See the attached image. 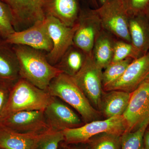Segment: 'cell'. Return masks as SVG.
<instances>
[{
	"label": "cell",
	"mask_w": 149,
	"mask_h": 149,
	"mask_svg": "<svg viewBox=\"0 0 149 149\" xmlns=\"http://www.w3.org/2000/svg\"><path fill=\"white\" fill-rule=\"evenodd\" d=\"M18 60L20 78L47 91L52 80L62 73L48 61L44 52L22 45H12Z\"/></svg>",
	"instance_id": "obj_1"
},
{
	"label": "cell",
	"mask_w": 149,
	"mask_h": 149,
	"mask_svg": "<svg viewBox=\"0 0 149 149\" xmlns=\"http://www.w3.org/2000/svg\"><path fill=\"white\" fill-rule=\"evenodd\" d=\"M47 91L51 96L58 98L73 108L85 123L96 120L100 116L71 76L60 73L52 80Z\"/></svg>",
	"instance_id": "obj_2"
},
{
	"label": "cell",
	"mask_w": 149,
	"mask_h": 149,
	"mask_svg": "<svg viewBox=\"0 0 149 149\" xmlns=\"http://www.w3.org/2000/svg\"><path fill=\"white\" fill-rule=\"evenodd\" d=\"M51 97L47 91L40 89L27 80L20 78L11 89L1 119L15 112L44 110L50 101Z\"/></svg>",
	"instance_id": "obj_3"
},
{
	"label": "cell",
	"mask_w": 149,
	"mask_h": 149,
	"mask_svg": "<svg viewBox=\"0 0 149 149\" xmlns=\"http://www.w3.org/2000/svg\"><path fill=\"white\" fill-rule=\"evenodd\" d=\"M95 9L104 30L117 40L131 43L129 15L122 0H109Z\"/></svg>",
	"instance_id": "obj_4"
},
{
	"label": "cell",
	"mask_w": 149,
	"mask_h": 149,
	"mask_svg": "<svg viewBox=\"0 0 149 149\" xmlns=\"http://www.w3.org/2000/svg\"><path fill=\"white\" fill-rule=\"evenodd\" d=\"M127 130L125 119L120 116L104 120H93L77 128L65 129L63 132L67 143L76 144L85 143L103 133L123 135Z\"/></svg>",
	"instance_id": "obj_5"
},
{
	"label": "cell",
	"mask_w": 149,
	"mask_h": 149,
	"mask_svg": "<svg viewBox=\"0 0 149 149\" xmlns=\"http://www.w3.org/2000/svg\"><path fill=\"white\" fill-rule=\"evenodd\" d=\"M12 14L15 31L27 29L47 16L48 0H1Z\"/></svg>",
	"instance_id": "obj_6"
},
{
	"label": "cell",
	"mask_w": 149,
	"mask_h": 149,
	"mask_svg": "<svg viewBox=\"0 0 149 149\" xmlns=\"http://www.w3.org/2000/svg\"><path fill=\"white\" fill-rule=\"evenodd\" d=\"M103 70L97 65L92 56H88L82 68L72 77L95 108L100 109L103 93Z\"/></svg>",
	"instance_id": "obj_7"
},
{
	"label": "cell",
	"mask_w": 149,
	"mask_h": 149,
	"mask_svg": "<svg viewBox=\"0 0 149 149\" xmlns=\"http://www.w3.org/2000/svg\"><path fill=\"white\" fill-rule=\"evenodd\" d=\"M44 110L24 111L6 116L0 128L22 134H42L51 130L46 122Z\"/></svg>",
	"instance_id": "obj_8"
},
{
	"label": "cell",
	"mask_w": 149,
	"mask_h": 149,
	"mask_svg": "<svg viewBox=\"0 0 149 149\" xmlns=\"http://www.w3.org/2000/svg\"><path fill=\"white\" fill-rule=\"evenodd\" d=\"M45 20L53 44L52 49L46 54V57L49 62L55 66L73 45V37L78 24L77 22L73 27H68L51 15H47Z\"/></svg>",
	"instance_id": "obj_9"
},
{
	"label": "cell",
	"mask_w": 149,
	"mask_h": 149,
	"mask_svg": "<svg viewBox=\"0 0 149 149\" xmlns=\"http://www.w3.org/2000/svg\"><path fill=\"white\" fill-rule=\"evenodd\" d=\"M77 22L73 45L91 56L95 41L103 29L98 15L95 9L80 10Z\"/></svg>",
	"instance_id": "obj_10"
},
{
	"label": "cell",
	"mask_w": 149,
	"mask_h": 149,
	"mask_svg": "<svg viewBox=\"0 0 149 149\" xmlns=\"http://www.w3.org/2000/svg\"><path fill=\"white\" fill-rule=\"evenodd\" d=\"M123 116L127 124L126 131L136 130L149 122V77L131 93L129 104Z\"/></svg>",
	"instance_id": "obj_11"
},
{
	"label": "cell",
	"mask_w": 149,
	"mask_h": 149,
	"mask_svg": "<svg viewBox=\"0 0 149 149\" xmlns=\"http://www.w3.org/2000/svg\"><path fill=\"white\" fill-rule=\"evenodd\" d=\"M4 40L11 45L27 46L47 53L53 47L45 19L37 22L27 29L15 31Z\"/></svg>",
	"instance_id": "obj_12"
},
{
	"label": "cell",
	"mask_w": 149,
	"mask_h": 149,
	"mask_svg": "<svg viewBox=\"0 0 149 149\" xmlns=\"http://www.w3.org/2000/svg\"><path fill=\"white\" fill-rule=\"evenodd\" d=\"M44 113L46 122L53 131H63L84 124L82 118L64 102L57 97L52 96Z\"/></svg>",
	"instance_id": "obj_13"
},
{
	"label": "cell",
	"mask_w": 149,
	"mask_h": 149,
	"mask_svg": "<svg viewBox=\"0 0 149 149\" xmlns=\"http://www.w3.org/2000/svg\"><path fill=\"white\" fill-rule=\"evenodd\" d=\"M149 77V52L134 59L117 81L103 91L118 90L131 93Z\"/></svg>",
	"instance_id": "obj_14"
},
{
	"label": "cell",
	"mask_w": 149,
	"mask_h": 149,
	"mask_svg": "<svg viewBox=\"0 0 149 149\" xmlns=\"http://www.w3.org/2000/svg\"><path fill=\"white\" fill-rule=\"evenodd\" d=\"M80 12L77 0H48L47 16H53L68 27L77 23Z\"/></svg>",
	"instance_id": "obj_15"
},
{
	"label": "cell",
	"mask_w": 149,
	"mask_h": 149,
	"mask_svg": "<svg viewBox=\"0 0 149 149\" xmlns=\"http://www.w3.org/2000/svg\"><path fill=\"white\" fill-rule=\"evenodd\" d=\"M20 78L18 60L13 46L0 39V81L14 84Z\"/></svg>",
	"instance_id": "obj_16"
},
{
	"label": "cell",
	"mask_w": 149,
	"mask_h": 149,
	"mask_svg": "<svg viewBox=\"0 0 149 149\" xmlns=\"http://www.w3.org/2000/svg\"><path fill=\"white\" fill-rule=\"evenodd\" d=\"M49 131L42 134H22L0 128V148L37 149L40 140Z\"/></svg>",
	"instance_id": "obj_17"
},
{
	"label": "cell",
	"mask_w": 149,
	"mask_h": 149,
	"mask_svg": "<svg viewBox=\"0 0 149 149\" xmlns=\"http://www.w3.org/2000/svg\"><path fill=\"white\" fill-rule=\"evenodd\" d=\"M129 31L131 43L143 55L149 50V24L143 15L129 17Z\"/></svg>",
	"instance_id": "obj_18"
},
{
	"label": "cell",
	"mask_w": 149,
	"mask_h": 149,
	"mask_svg": "<svg viewBox=\"0 0 149 149\" xmlns=\"http://www.w3.org/2000/svg\"><path fill=\"white\" fill-rule=\"evenodd\" d=\"M116 40L115 37L103 29L95 41L92 56L96 64L102 70L112 61Z\"/></svg>",
	"instance_id": "obj_19"
},
{
	"label": "cell",
	"mask_w": 149,
	"mask_h": 149,
	"mask_svg": "<svg viewBox=\"0 0 149 149\" xmlns=\"http://www.w3.org/2000/svg\"><path fill=\"white\" fill-rule=\"evenodd\" d=\"M107 92L102 100L101 109L104 115L107 118L123 115L129 104L131 93L118 90Z\"/></svg>",
	"instance_id": "obj_20"
},
{
	"label": "cell",
	"mask_w": 149,
	"mask_h": 149,
	"mask_svg": "<svg viewBox=\"0 0 149 149\" xmlns=\"http://www.w3.org/2000/svg\"><path fill=\"white\" fill-rule=\"evenodd\" d=\"M88 56L83 51L72 45L55 66L63 73L73 77L82 68Z\"/></svg>",
	"instance_id": "obj_21"
},
{
	"label": "cell",
	"mask_w": 149,
	"mask_h": 149,
	"mask_svg": "<svg viewBox=\"0 0 149 149\" xmlns=\"http://www.w3.org/2000/svg\"><path fill=\"white\" fill-rule=\"evenodd\" d=\"M133 59L128 58L115 62H111L102 72L103 88H106L117 81L121 77Z\"/></svg>",
	"instance_id": "obj_22"
},
{
	"label": "cell",
	"mask_w": 149,
	"mask_h": 149,
	"mask_svg": "<svg viewBox=\"0 0 149 149\" xmlns=\"http://www.w3.org/2000/svg\"><path fill=\"white\" fill-rule=\"evenodd\" d=\"M149 125V122H146L136 130L123 133L120 149H145L144 136Z\"/></svg>",
	"instance_id": "obj_23"
},
{
	"label": "cell",
	"mask_w": 149,
	"mask_h": 149,
	"mask_svg": "<svg viewBox=\"0 0 149 149\" xmlns=\"http://www.w3.org/2000/svg\"><path fill=\"white\" fill-rule=\"evenodd\" d=\"M142 56L143 55L131 43L119 40L115 41L112 62L120 61L128 58L136 59Z\"/></svg>",
	"instance_id": "obj_24"
},
{
	"label": "cell",
	"mask_w": 149,
	"mask_h": 149,
	"mask_svg": "<svg viewBox=\"0 0 149 149\" xmlns=\"http://www.w3.org/2000/svg\"><path fill=\"white\" fill-rule=\"evenodd\" d=\"M122 136L111 133L100 134L92 141V149H120Z\"/></svg>",
	"instance_id": "obj_25"
},
{
	"label": "cell",
	"mask_w": 149,
	"mask_h": 149,
	"mask_svg": "<svg viewBox=\"0 0 149 149\" xmlns=\"http://www.w3.org/2000/svg\"><path fill=\"white\" fill-rule=\"evenodd\" d=\"M15 31L11 12L8 7L0 0V38L6 40Z\"/></svg>",
	"instance_id": "obj_26"
},
{
	"label": "cell",
	"mask_w": 149,
	"mask_h": 149,
	"mask_svg": "<svg viewBox=\"0 0 149 149\" xmlns=\"http://www.w3.org/2000/svg\"><path fill=\"white\" fill-rule=\"evenodd\" d=\"M64 141L63 131L49 130L40 140L37 149H58L59 144Z\"/></svg>",
	"instance_id": "obj_27"
},
{
	"label": "cell",
	"mask_w": 149,
	"mask_h": 149,
	"mask_svg": "<svg viewBox=\"0 0 149 149\" xmlns=\"http://www.w3.org/2000/svg\"><path fill=\"white\" fill-rule=\"evenodd\" d=\"M129 16L143 15L147 12L149 0H122Z\"/></svg>",
	"instance_id": "obj_28"
},
{
	"label": "cell",
	"mask_w": 149,
	"mask_h": 149,
	"mask_svg": "<svg viewBox=\"0 0 149 149\" xmlns=\"http://www.w3.org/2000/svg\"><path fill=\"white\" fill-rule=\"evenodd\" d=\"M14 84L0 81V121Z\"/></svg>",
	"instance_id": "obj_29"
},
{
	"label": "cell",
	"mask_w": 149,
	"mask_h": 149,
	"mask_svg": "<svg viewBox=\"0 0 149 149\" xmlns=\"http://www.w3.org/2000/svg\"><path fill=\"white\" fill-rule=\"evenodd\" d=\"M144 149H149V130H146L144 134Z\"/></svg>",
	"instance_id": "obj_30"
},
{
	"label": "cell",
	"mask_w": 149,
	"mask_h": 149,
	"mask_svg": "<svg viewBox=\"0 0 149 149\" xmlns=\"http://www.w3.org/2000/svg\"><path fill=\"white\" fill-rule=\"evenodd\" d=\"M88 1L91 3V4L93 5L95 8L94 9H97L99 7V6L97 0H88Z\"/></svg>",
	"instance_id": "obj_31"
},
{
	"label": "cell",
	"mask_w": 149,
	"mask_h": 149,
	"mask_svg": "<svg viewBox=\"0 0 149 149\" xmlns=\"http://www.w3.org/2000/svg\"><path fill=\"white\" fill-rule=\"evenodd\" d=\"M109 0H97V1L98 3H99V6L104 4L105 3L108 1Z\"/></svg>",
	"instance_id": "obj_32"
},
{
	"label": "cell",
	"mask_w": 149,
	"mask_h": 149,
	"mask_svg": "<svg viewBox=\"0 0 149 149\" xmlns=\"http://www.w3.org/2000/svg\"><path fill=\"white\" fill-rule=\"evenodd\" d=\"M147 12H148V22L149 24V9L147 11Z\"/></svg>",
	"instance_id": "obj_33"
},
{
	"label": "cell",
	"mask_w": 149,
	"mask_h": 149,
	"mask_svg": "<svg viewBox=\"0 0 149 149\" xmlns=\"http://www.w3.org/2000/svg\"><path fill=\"white\" fill-rule=\"evenodd\" d=\"M70 149H81L80 148H72Z\"/></svg>",
	"instance_id": "obj_34"
},
{
	"label": "cell",
	"mask_w": 149,
	"mask_h": 149,
	"mask_svg": "<svg viewBox=\"0 0 149 149\" xmlns=\"http://www.w3.org/2000/svg\"><path fill=\"white\" fill-rule=\"evenodd\" d=\"M0 149H5L2 148H0Z\"/></svg>",
	"instance_id": "obj_35"
}]
</instances>
